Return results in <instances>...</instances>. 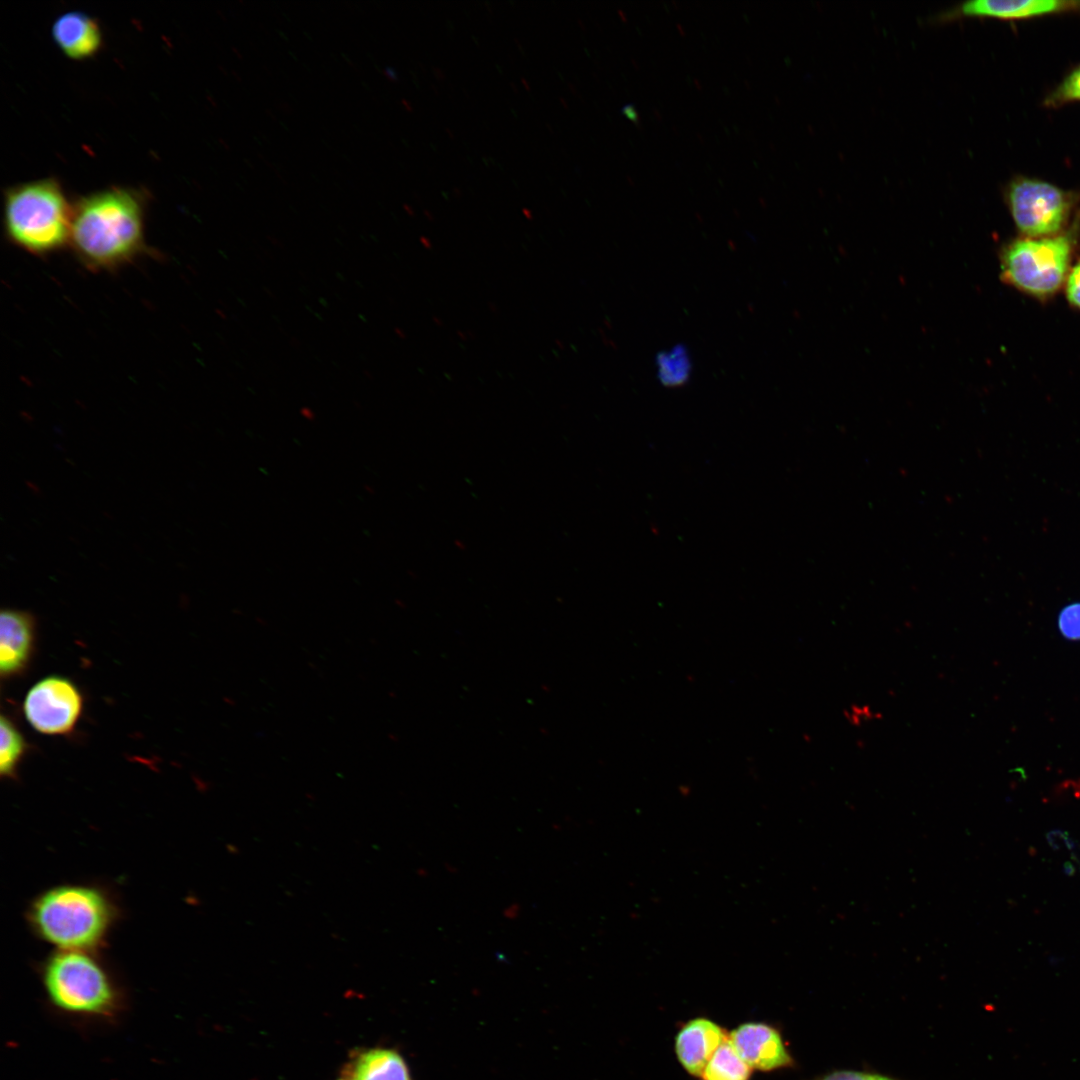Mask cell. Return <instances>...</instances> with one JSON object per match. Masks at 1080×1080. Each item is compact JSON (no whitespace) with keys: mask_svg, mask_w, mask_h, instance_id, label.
I'll list each match as a JSON object with an SVG mask.
<instances>
[{"mask_svg":"<svg viewBox=\"0 0 1080 1080\" xmlns=\"http://www.w3.org/2000/svg\"><path fill=\"white\" fill-rule=\"evenodd\" d=\"M144 198L135 190L112 187L86 195L72 206L69 245L92 271H113L147 250Z\"/></svg>","mask_w":1080,"mask_h":1080,"instance_id":"cell-1","label":"cell"},{"mask_svg":"<svg viewBox=\"0 0 1080 1080\" xmlns=\"http://www.w3.org/2000/svg\"><path fill=\"white\" fill-rule=\"evenodd\" d=\"M117 918L111 896L88 885L50 888L37 896L27 911L35 935L58 950L94 952L103 946Z\"/></svg>","mask_w":1080,"mask_h":1080,"instance_id":"cell-2","label":"cell"},{"mask_svg":"<svg viewBox=\"0 0 1080 1080\" xmlns=\"http://www.w3.org/2000/svg\"><path fill=\"white\" fill-rule=\"evenodd\" d=\"M40 976L50 1004L66 1015L113 1021L126 1008L125 992L93 951L58 950Z\"/></svg>","mask_w":1080,"mask_h":1080,"instance_id":"cell-3","label":"cell"},{"mask_svg":"<svg viewBox=\"0 0 1080 1080\" xmlns=\"http://www.w3.org/2000/svg\"><path fill=\"white\" fill-rule=\"evenodd\" d=\"M72 206L53 178L11 186L4 193L5 234L32 255L57 252L69 245Z\"/></svg>","mask_w":1080,"mask_h":1080,"instance_id":"cell-4","label":"cell"},{"mask_svg":"<svg viewBox=\"0 0 1080 1080\" xmlns=\"http://www.w3.org/2000/svg\"><path fill=\"white\" fill-rule=\"evenodd\" d=\"M1071 254L1072 238L1064 233L1016 239L1001 251V278L1026 294L1048 298L1065 282Z\"/></svg>","mask_w":1080,"mask_h":1080,"instance_id":"cell-5","label":"cell"},{"mask_svg":"<svg viewBox=\"0 0 1080 1080\" xmlns=\"http://www.w3.org/2000/svg\"><path fill=\"white\" fill-rule=\"evenodd\" d=\"M1006 200L1017 229L1023 237L1031 238L1060 234L1075 203L1071 192L1028 177H1016L1009 183Z\"/></svg>","mask_w":1080,"mask_h":1080,"instance_id":"cell-6","label":"cell"},{"mask_svg":"<svg viewBox=\"0 0 1080 1080\" xmlns=\"http://www.w3.org/2000/svg\"><path fill=\"white\" fill-rule=\"evenodd\" d=\"M83 710V697L69 679L53 675L36 682L27 692L23 713L30 726L44 735H67Z\"/></svg>","mask_w":1080,"mask_h":1080,"instance_id":"cell-7","label":"cell"},{"mask_svg":"<svg viewBox=\"0 0 1080 1080\" xmlns=\"http://www.w3.org/2000/svg\"><path fill=\"white\" fill-rule=\"evenodd\" d=\"M36 642V622L22 610L3 609L0 614V673L11 679L25 672Z\"/></svg>","mask_w":1080,"mask_h":1080,"instance_id":"cell-8","label":"cell"},{"mask_svg":"<svg viewBox=\"0 0 1080 1080\" xmlns=\"http://www.w3.org/2000/svg\"><path fill=\"white\" fill-rule=\"evenodd\" d=\"M729 1039L751 1068L770 1071L794 1063L780 1033L770 1025L744 1023L731 1032Z\"/></svg>","mask_w":1080,"mask_h":1080,"instance_id":"cell-9","label":"cell"},{"mask_svg":"<svg viewBox=\"0 0 1080 1080\" xmlns=\"http://www.w3.org/2000/svg\"><path fill=\"white\" fill-rule=\"evenodd\" d=\"M724 1039L722 1029L711 1020L705 1018L690 1020L676 1036L677 1057L687 1072L701 1076Z\"/></svg>","mask_w":1080,"mask_h":1080,"instance_id":"cell-10","label":"cell"},{"mask_svg":"<svg viewBox=\"0 0 1080 1080\" xmlns=\"http://www.w3.org/2000/svg\"><path fill=\"white\" fill-rule=\"evenodd\" d=\"M51 34L57 47L73 60L95 56L102 47V31L93 17L80 12H66L54 21Z\"/></svg>","mask_w":1080,"mask_h":1080,"instance_id":"cell-11","label":"cell"},{"mask_svg":"<svg viewBox=\"0 0 1080 1080\" xmlns=\"http://www.w3.org/2000/svg\"><path fill=\"white\" fill-rule=\"evenodd\" d=\"M1080 11L1075 0H974L961 4L956 14L1018 20Z\"/></svg>","mask_w":1080,"mask_h":1080,"instance_id":"cell-12","label":"cell"},{"mask_svg":"<svg viewBox=\"0 0 1080 1080\" xmlns=\"http://www.w3.org/2000/svg\"><path fill=\"white\" fill-rule=\"evenodd\" d=\"M348 1080H412L404 1058L393 1049L372 1048L357 1054L347 1065Z\"/></svg>","mask_w":1080,"mask_h":1080,"instance_id":"cell-13","label":"cell"},{"mask_svg":"<svg viewBox=\"0 0 1080 1080\" xmlns=\"http://www.w3.org/2000/svg\"><path fill=\"white\" fill-rule=\"evenodd\" d=\"M751 1067L740 1057L730 1039L725 1038L709 1060L705 1080H747Z\"/></svg>","mask_w":1080,"mask_h":1080,"instance_id":"cell-14","label":"cell"},{"mask_svg":"<svg viewBox=\"0 0 1080 1080\" xmlns=\"http://www.w3.org/2000/svg\"><path fill=\"white\" fill-rule=\"evenodd\" d=\"M0 734V775L2 778H15L27 743L13 721L5 715L0 718Z\"/></svg>","mask_w":1080,"mask_h":1080,"instance_id":"cell-15","label":"cell"},{"mask_svg":"<svg viewBox=\"0 0 1080 1080\" xmlns=\"http://www.w3.org/2000/svg\"><path fill=\"white\" fill-rule=\"evenodd\" d=\"M659 377L665 385L676 386L685 383L690 372L689 358L686 351L676 347L664 352L657 358Z\"/></svg>","mask_w":1080,"mask_h":1080,"instance_id":"cell-16","label":"cell"},{"mask_svg":"<svg viewBox=\"0 0 1080 1080\" xmlns=\"http://www.w3.org/2000/svg\"><path fill=\"white\" fill-rule=\"evenodd\" d=\"M1080 101V65L1074 68L1045 98L1047 107H1058Z\"/></svg>","mask_w":1080,"mask_h":1080,"instance_id":"cell-17","label":"cell"},{"mask_svg":"<svg viewBox=\"0 0 1080 1080\" xmlns=\"http://www.w3.org/2000/svg\"><path fill=\"white\" fill-rule=\"evenodd\" d=\"M1059 628L1062 634L1068 638L1080 639V604H1073L1064 608L1059 617Z\"/></svg>","mask_w":1080,"mask_h":1080,"instance_id":"cell-18","label":"cell"},{"mask_svg":"<svg viewBox=\"0 0 1080 1080\" xmlns=\"http://www.w3.org/2000/svg\"><path fill=\"white\" fill-rule=\"evenodd\" d=\"M813 1080H898L886 1075L856 1071V1070H834L829 1073L816 1077Z\"/></svg>","mask_w":1080,"mask_h":1080,"instance_id":"cell-19","label":"cell"},{"mask_svg":"<svg viewBox=\"0 0 1080 1080\" xmlns=\"http://www.w3.org/2000/svg\"><path fill=\"white\" fill-rule=\"evenodd\" d=\"M1065 282L1067 300L1080 310V260L1069 271Z\"/></svg>","mask_w":1080,"mask_h":1080,"instance_id":"cell-20","label":"cell"},{"mask_svg":"<svg viewBox=\"0 0 1080 1080\" xmlns=\"http://www.w3.org/2000/svg\"><path fill=\"white\" fill-rule=\"evenodd\" d=\"M340 1080H348V1079H347V1078H343V1079H340Z\"/></svg>","mask_w":1080,"mask_h":1080,"instance_id":"cell-21","label":"cell"}]
</instances>
